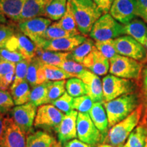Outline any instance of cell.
I'll use <instances>...</instances> for the list:
<instances>
[{
	"mask_svg": "<svg viewBox=\"0 0 147 147\" xmlns=\"http://www.w3.org/2000/svg\"><path fill=\"white\" fill-rule=\"evenodd\" d=\"M77 28L84 36L89 35L93 25L103 14L93 0H71Z\"/></svg>",
	"mask_w": 147,
	"mask_h": 147,
	"instance_id": "cell-1",
	"label": "cell"
},
{
	"mask_svg": "<svg viewBox=\"0 0 147 147\" xmlns=\"http://www.w3.org/2000/svg\"><path fill=\"white\" fill-rule=\"evenodd\" d=\"M108 119L109 127L123 121L133 113L139 105L138 96L135 93L121 95L108 102L103 103Z\"/></svg>",
	"mask_w": 147,
	"mask_h": 147,
	"instance_id": "cell-2",
	"label": "cell"
},
{
	"mask_svg": "<svg viewBox=\"0 0 147 147\" xmlns=\"http://www.w3.org/2000/svg\"><path fill=\"white\" fill-rule=\"evenodd\" d=\"M142 108L140 105L127 118L110 127L104 142L115 147H122L132 131L138 126L142 116Z\"/></svg>",
	"mask_w": 147,
	"mask_h": 147,
	"instance_id": "cell-3",
	"label": "cell"
},
{
	"mask_svg": "<svg viewBox=\"0 0 147 147\" xmlns=\"http://www.w3.org/2000/svg\"><path fill=\"white\" fill-rule=\"evenodd\" d=\"M123 35V25L116 21L110 13H106L95 22L89 36L94 41H105Z\"/></svg>",
	"mask_w": 147,
	"mask_h": 147,
	"instance_id": "cell-4",
	"label": "cell"
},
{
	"mask_svg": "<svg viewBox=\"0 0 147 147\" xmlns=\"http://www.w3.org/2000/svg\"><path fill=\"white\" fill-rule=\"evenodd\" d=\"M142 69L143 65L140 61L127 57L117 54L110 59L109 72L120 78L138 80Z\"/></svg>",
	"mask_w": 147,
	"mask_h": 147,
	"instance_id": "cell-5",
	"label": "cell"
},
{
	"mask_svg": "<svg viewBox=\"0 0 147 147\" xmlns=\"http://www.w3.org/2000/svg\"><path fill=\"white\" fill-rule=\"evenodd\" d=\"M102 87L104 103L121 95L132 93L134 90V84L129 79L108 74L102 78Z\"/></svg>",
	"mask_w": 147,
	"mask_h": 147,
	"instance_id": "cell-6",
	"label": "cell"
},
{
	"mask_svg": "<svg viewBox=\"0 0 147 147\" xmlns=\"http://www.w3.org/2000/svg\"><path fill=\"white\" fill-rule=\"evenodd\" d=\"M77 137L80 141L91 146L104 142V137L92 121L89 113H78L76 121Z\"/></svg>",
	"mask_w": 147,
	"mask_h": 147,
	"instance_id": "cell-7",
	"label": "cell"
},
{
	"mask_svg": "<svg viewBox=\"0 0 147 147\" xmlns=\"http://www.w3.org/2000/svg\"><path fill=\"white\" fill-rule=\"evenodd\" d=\"M52 21L46 17H36L18 23V28L24 35L28 37L36 47L40 48L45 40V34Z\"/></svg>",
	"mask_w": 147,
	"mask_h": 147,
	"instance_id": "cell-8",
	"label": "cell"
},
{
	"mask_svg": "<svg viewBox=\"0 0 147 147\" xmlns=\"http://www.w3.org/2000/svg\"><path fill=\"white\" fill-rule=\"evenodd\" d=\"M114 45L118 55L138 61H147L146 48L128 35H123L114 39Z\"/></svg>",
	"mask_w": 147,
	"mask_h": 147,
	"instance_id": "cell-9",
	"label": "cell"
},
{
	"mask_svg": "<svg viewBox=\"0 0 147 147\" xmlns=\"http://www.w3.org/2000/svg\"><path fill=\"white\" fill-rule=\"evenodd\" d=\"M36 114V106L32 103L28 102L14 107L10 112V117L25 136H28L34 132Z\"/></svg>",
	"mask_w": 147,
	"mask_h": 147,
	"instance_id": "cell-10",
	"label": "cell"
},
{
	"mask_svg": "<svg viewBox=\"0 0 147 147\" xmlns=\"http://www.w3.org/2000/svg\"><path fill=\"white\" fill-rule=\"evenodd\" d=\"M63 117L64 113L52 104L40 106L37 110L34 127L55 131Z\"/></svg>",
	"mask_w": 147,
	"mask_h": 147,
	"instance_id": "cell-11",
	"label": "cell"
},
{
	"mask_svg": "<svg viewBox=\"0 0 147 147\" xmlns=\"http://www.w3.org/2000/svg\"><path fill=\"white\" fill-rule=\"evenodd\" d=\"M4 124L0 147H26L25 134L8 115L5 117Z\"/></svg>",
	"mask_w": 147,
	"mask_h": 147,
	"instance_id": "cell-12",
	"label": "cell"
},
{
	"mask_svg": "<svg viewBox=\"0 0 147 147\" xmlns=\"http://www.w3.org/2000/svg\"><path fill=\"white\" fill-rule=\"evenodd\" d=\"M5 49L10 51H17L21 53L24 59L31 60L36 57L38 47L28 37L18 29L16 34L7 42Z\"/></svg>",
	"mask_w": 147,
	"mask_h": 147,
	"instance_id": "cell-13",
	"label": "cell"
},
{
	"mask_svg": "<svg viewBox=\"0 0 147 147\" xmlns=\"http://www.w3.org/2000/svg\"><path fill=\"white\" fill-rule=\"evenodd\" d=\"M110 14L122 25L129 23L138 17L136 0H115Z\"/></svg>",
	"mask_w": 147,
	"mask_h": 147,
	"instance_id": "cell-14",
	"label": "cell"
},
{
	"mask_svg": "<svg viewBox=\"0 0 147 147\" xmlns=\"http://www.w3.org/2000/svg\"><path fill=\"white\" fill-rule=\"evenodd\" d=\"M87 37L82 34L76 35L72 37H67V38H61L58 39L45 40L42 43L41 47L46 51H57V52H70L75 48L85 41Z\"/></svg>",
	"mask_w": 147,
	"mask_h": 147,
	"instance_id": "cell-15",
	"label": "cell"
},
{
	"mask_svg": "<svg viewBox=\"0 0 147 147\" xmlns=\"http://www.w3.org/2000/svg\"><path fill=\"white\" fill-rule=\"evenodd\" d=\"M78 114L77 110H72L69 113L64 115L61 122L55 130L59 142L61 144H65L77 137L76 121Z\"/></svg>",
	"mask_w": 147,
	"mask_h": 147,
	"instance_id": "cell-16",
	"label": "cell"
},
{
	"mask_svg": "<svg viewBox=\"0 0 147 147\" xmlns=\"http://www.w3.org/2000/svg\"><path fill=\"white\" fill-rule=\"evenodd\" d=\"M82 64L88 70L99 76L106 75L110 69V61L97 50L95 47L84 58Z\"/></svg>",
	"mask_w": 147,
	"mask_h": 147,
	"instance_id": "cell-17",
	"label": "cell"
},
{
	"mask_svg": "<svg viewBox=\"0 0 147 147\" xmlns=\"http://www.w3.org/2000/svg\"><path fill=\"white\" fill-rule=\"evenodd\" d=\"M85 84L87 91V95L91 97L93 102H102L103 101V87L102 81L100 76L86 69L78 77Z\"/></svg>",
	"mask_w": 147,
	"mask_h": 147,
	"instance_id": "cell-18",
	"label": "cell"
},
{
	"mask_svg": "<svg viewBox=\"0 0 147 147\" xmlns=\"http://www.w3.org/2000/svg\"><path fill=\"white\" fill-rule=\"evenodd\" d=\"M50 0H25L18 23L32 18L40 17L45 14L46 6Z\"/></svg>",
	"mask_w": 147,
	"mask_h": 147,
	"instance_id": "cell-19",
	"label": "cell"
},
{
	"mask_svg": "<svg viewBox=\"0 0 147 147\" xmlns=\"http://www.w3.org/2000/svg\"><path fill=\"white\" fill-rule=\"evenodd\" d=\"M124 34L132 37L145 47L147 44V23L144 20L136 18L123 25Z\"/></svg>",
	"mask_w": 147,
	"mask_h": 147,
	"instance_id": "cell-20",
	"label": "cell"
},
{
	"mask_svg": "<svg viewBox=\"0 0 147 147\" xmlns=\"http://www.w3.org/2000/svg\"><path fill=\"white\" fill-rule=\"evenodd\" d=\"M102 102H94L89 112L92 121L99 131L104 136V139L107 135L109 128L108 119L105 108Z\"/></svg>",
	"mask_w": 147,
	"mask_h": 147,
	"instance_id": "cell-21",
	"label": "cell"
},
{
	"mask_svg": "<svg viewBox=\"0 0 147 147\" xmlns=\"http://www.w3.org/2000/svg\"><path fill=\"white\" fill-rule=\"evenodd\" d=\"M26 80L32 87L47 82L45 77L44 63L36 57L33 58L27 69Z\"/></svg>",
	"mask_w": 147,
	"mask_h": 147,
	"instance_id": "cell-22",
	"label": "cell"
},
{
	"mask_svg": "<svg viewBox=\"0 0 147 147\" xmlns=\"http://www.w3.org/2000/svg\"><path fill=\"white\" fill-rule=\"evenodd\" d=\"M59 143L51 134L40 130L32 132L26 138V147H54Z\"/></svg>",
	"mask_w": 147,
	"mask_h": 147,
	"instance_id": "cell-23",
	"label": "cell"
},
{
	"mask_svg": "<svg viewBox=\"0 0 147 147\" xmlns=\"http://www.w3.org/2000/svg\"><path fill=\"white\" fill-rule=\"evenodd\" d=\"M68 52L62 53L57 51H46L38 48L36 57L42 63L57 66L59 67L64 61L68 57Z\"/></svg>",
	"mask_w": 147,
	"mask_h": 147,
	"instance_id": "cell-24",
	"label": "cell"
},
{
	"mask_svg": "<svg viewBox=\"0 0 147 147\" xmlns=\"http://www.w3.org/2000/svg\"><path fill=\"white\" fill-rule=\"evenodd\" d=\"M25 0H0V11L7 18L18 23Z\"/></svg>",
	"mask_w": 147,
	"mask_h": 147,
	"instance_id": "cell-25",
	"label": "cell"
},
{
	"mask_svg": "<svg viewBox=\"0 0 147 147\" xmlns=\"http://www.w3.org/2000/svg\"><path fill=\"white\" fill-rule=\"evenodd\" d=\"M147 140V123L142 122L132 131L122 147H145Z\"/></svg>",
	"mask_w": 147,
	"mask_h": 147,
	"instance_id": "cell-26",
	"label": "cell"
},
{
	"mask_svg": "<svg viewBox=\"0 0 147 147\" xmlns=\"http://www.w3.org/2000/svg\"><path fill=\"white\" fill-rule=\"evenodd\" d=\"M10 91L15 105H23L29 102L31 90L26 80L15 86H10Z\"/></svg>",
	"mask_w": 147,
	"mask_h": 147,
	"instance_id": "cell-27",
	"label": "cell"
},
{
	"mask_svg": "<svg viewBox=\"0 0 147 147\" xmlns=\"http://www.w3.org/2000/svg\"><path fill=\"white\" fill-rule=\"evenodd\" d=\"M67 3V0H50L46 6L44 17L59 21L65 13Z\"/></svg>",
	"mask_w": 147,
	"mask_h": 147,
	"instance_id": "cell-28",
	"label": "cell"
},
{
	"mask_svg": "<svg viewBox=\"0 0 147 147\" xmlns=\"http://www.w3.org/2000/svg\"><path fill=\"white\" fill-rule=\"evenodd\" d=\"M94 47L95 41L91 38H87L81 45L69 52L68 58L82 64L84 58L93 51Z\"/></svg>",
	"mask_w": 147,
	"mask_h": 147,
	"instance_id": "cell-29",
	"label": "cell"
},
{
	"mask_svg": "<svg viewBox=\"0 0 147 147\" xmlns=\"http://www.w3.org/2000/svg\"><path fill=\"white\" fill-rule=\"evenodd\" d=\"M58 23L62 29H63L66 32L70 33L74 36L80 34L77 28L76 19H75L74 14L71 9L70 1H67V10H66L65 13L60 20H59Z\"/></svg>",
	"mask_w": 147,
	"mask_h": 147,
	"instance_id": "cell-30",
	"label": "cell"
},
{
	"mask_svg": "<svg viewBox=\"0 0 147 147\" xmlns=\"http://www.w3.org/2000/svg\"><path fill=\"white\" fill-rule=\"evenodd\" d=\"M29 102L32 103L36 107L49 104L48 98V81L32 87Z\"/></svg>",
	"mask_w": 147,
	"mask_h": 147,
	"instance_id": "cell-31",
	"label": "cell"
},
{
	"mask_svg": "<svg viewBox=\"0 0 147 147\" xmlns=\"http://www.w3.org/2000/svg\"><path fill=\"white\" fill-rule=\"evenodd\" d=\"M65 89L67 93L72 97H78L87 95L85 84L81 79L74 77L66 81Z\"/></svg>",
	"mask_w": 147,
	"mask_h": 147,
	"instance_id": "cell-32",
	"label": "cell"
},
{
	"mask_svg": "<svg viewBox=\"0 0 147 147\" xmlns=\"http://www.w3.org/2000/svg\"><path fill=\"white\" fill-rule=\"evenodd\" d=\"M46 80L47 81H57L74 78L71 74L67 73L61 67L57 66L44 64Z\"/></svg>",
	"mask_w": 147,
	"mask_h": 147,
	"instance_id": "cell-33",
	"label": "cell"
},
{
	"mask_svg": "<svg viewBox=\"0 0 147 147\" xmlns=\"http://www.w3.org/2000/svg\"><path fill=\"white\" fill-rule=\"evenodd\" d=\"M65 80L48 81V98L49 104H51L53 101L57 100L65 93Z\"/></svg>",
	"mask_w": 147,
	"mask_h": 147,
	"instance_id": "cell-34",
	"label": "cell"
},
{
	"mask_svg": "<svg viewBox=\"0 0 147 147\" xmlns=\"http://www.w3.org/2000/svg\"><path fill=\"white\" fill-rule=\"evenodd\" d=\"M74 36L70 33L66 32L61 28L59 24L58 21L51 23L46 30L45 34V38L47 40L58 39L61 38H67V37Z\"/></svg>",
	"mask_w": 147,
	"mask_h": 147,
	"instance_id": "cell-35",
	"label": "cell"
},
{
	"mask_svg": "<svg viewBox=\"0 0 147 147\" xmlns=\"http://www.w3.org/2000/svg\"><path fill=\"white\" fill-rule=\"evenodd\" d=\"M59 67L63 69L67 73L71 74L73 77H76V78H78L86 69H87L82 64L70 59L68 57L64 61Z\"/></svg>",
	"mask_w": 147,
	"mask_h": 147,
	"instance_id": "cell-36",
	"label": "cell"
},
{
	"mask_svg": "<svg viewBox=\"0 0 147 147\" xmlns=\"http://www.w3.org/2000/svg\"><path fill=\"white\" fill-rule=\"evenodd\" d=\"M73 97L69 95L67 92H65L57 100L53 101L51 104L65 115H67L70 113L73 109Z\"/></svg>",
	"mask_w": 147,
	"mask_h": 147,
	"instance_id": "cell-37",
	"label": "cell"
},
{
	"mask_svg": "<svg viewBox=\"0 0 147 147\" xmlns=\"http://www.w3.org/2000/svg\"><path fill=\"white\" fill-rule=\"evenodd\" d=\"M18 26L12 23H0V49H5L9 39L18 31Z\"/></svg>",
	"mask_w": 147,
	"mask_h": 147,
	"instance_id": "cell-38",
	"label": "cell"
},
{
	"mask_svg": "<svg viewBox=\"0 0 147 147\" xmlns=\"http://www.w3.org/2000/svg\"><path fill=\"white\" fill-rule=\"evenodd\" d=\"M95 47L108 59H110L117 55L114 45V39L105 41H95Z\"/></svg>",
	"mask_w": 147,
	"mask_h": 147,
	"instance_id": "cell-39",
	"label": "cell"
},
{
	"mask_svg": "<svg viewBox=\"0 0 147 147\" xmlns=\"http://www.w3.org/2000/svg\"><path fill=\"white\" fill-rule=\"evenodd\" d=\"M93 101L89 95H82L74 99L72 108L78 111L79 113H89L90 109L93 106Z\"/></svg>",
	"mask_w": 147,
	"mask_h": 147,
	"instance_id": "cell-40",
	"label": "cell"
},
{
	"mask_svg": "<svg viewBox=\"0 0 147 147\" xmlns=\"http://www.w3.org/2000/svg\"><path fill=\"white\" fill-rule=\"evenodd\" d=\"M14 105L15 104L10 92L0 90V113L8 115Z\"/></svg>",
	"mask_w": 147,
	"mask_h": 147,
	"instance_id": "cell-41",
	"label": "cell"
},
{
	"mask_svg": "<svg viewBox=\"0 0 147 147\" xmlns=\"http://www.w3.org/2000/svg\"><path fill=\"white\" fill-rule=\"evenodd\" d=\"M32 59H23L16 64L15 77L11 86H15L21 83L24 80H26V76L29 65Z\"/></svg>",
	"mask_w": 147,
	"mask_h": 147,
	"instance_id": "cell-42",
	"label": "cell"
},
{
	"mask_svg": "<svg viewBox=\"0 0 147 147\" xmlns=\"http://www.w3.org/2000/svg\"><path fill=\"white\" fill-rule=\"evenodd\" d=\"M14 77H15V71H10L5 75L0 76V90L7 91L11 84H12Z\"/></svg>",
	"mask_w": 147,
	"mask_h": 147,
	"instance_id": "cell-43",
	"label": "cell"
},
{
	"mask_svg": "<svg viewBox=\"0 0 147 147\" xmlns=\"http://www.w3.org/2000/svg\"><path fill=\"white\" fill-rule=\"evenodd\" d=\"M16 63L2 58L0 60V76L5 75L10 71H15Z\"/></svg>",
	"mask_w": 147,
	"mask_h": 147,
	"instance_id": "cell-44",
	"label": "cell"
},
{
	"mask_svg": "<svg viewBox=\"0 0 147 147\" xmlns=\"http://www.w3.org/2000/svg\"><path fill=\"white\" fill-rule=\"evenodd\" d=\"M138 16L147 23V0H136Z\"/></svg>",
	"mask_w": 147,
	"mask_h": 147,
	"instance_id": "cell-45",
	"label": "cell"
},
{
	"mask_svg": "<svg viewBox=\"0 0 147 147\" xmlns=\"http://www.w3.org/2000/svg\"><path fill=\"white\" fill-rule=\"evenodd\" d=\"M97 6L102 11L103 14L108 13L115 0H93Z\"/></svg>",
	"mask_w": 147,
	"mask_h": 147,
	"instance_id": "cell-46",
	"label": "cell"
},
{
	"mask_svg": "<svg viewBox=\"0 0 147 147\" xmlns=\"http://www.w3.org/2000/svg\"><path fill=\"white\" fill-rule=\"evenodd\" d=\"M64 147H95L88 144H86L80 140L73 139L64 144Z\"/></svg>",
	"mask_w": 147,
	"mask_h": 147,
	"instance_id": "cell-47",
	"label": "cell"
},
{
	"mask_svg": "<svg viewBox=\"0 0 147 147\" xmlns=\"http://www.w3.org/2000/svg\"><path fill=\"white\" fill-rule=\"evenodd\" d=\"M142 89L144 96L147 102V65L142 71Z\"/></svg>",
	"mask_w": 147,
	"mask_h": 147,
	"instance_id": "cell-48",
	"label": "cell"
},
{
	"mask_svg": "<svg viewBox=\"0 0 147 147\" xmlns=\"http://www.w3.org/2000/svg\"><path fill=\"white\" fill-rule=\"evenodd\" d=\"M5 115L3 114L0 113V139H1L2 134L3 133V130H4V123H5Z\"/></svg>",
	"mask_w": 147,
	"mask_h": 147,
	"instance_id": "cell-49",
	"label": "cell"
},
{
	"mask_svg": "<svg viewBox=\"0 0 147 147\" xmlns=\"http://www.w3.org/2000/svg\"><path fill=\"white\" fill-rule=\"evenodd\" d=\"M8 23V18L5 16L4 14L0 11V23Z\"/></svg>",
	"mask_w": 147,
	"mask_h": 147,
	"instance_id": "cell-50",
	"label": "cell"
},
{
	"mask_svg": "<svg viewBox=\"0 0 147 147\" xmlns=\"http://www.w3.org/2000/svg\"><path fill=\"white\" fill-rule=\"evenodd\" d=\"M97 147H115V146H112V145H110V144H106V143H104V144H99L98 146H97Z\"/></svg>",
	"mask_w": 147,
	"mask_h": 147,
	"instance_id": "cell-51",
	"label": "cell"
},
{
	"mask_svg": "<svg viewBox=\"0 0 147 147\" xmlns=\"http://www.w3.org/2000/svg\"><path fill=\"white\" fill-rule=\"evenodd\" d=\"M54 147H61V143H59L57 145H56V146H54Z\"/></svg>",
	"mask_w": 147,
	"mask_h": 147,
	"instance_id": "cell-52",
	"label": "cell"
},
{
	"mask_svg": "<svg viewBox=\"0 0 147 147\" xmlns=\"http://www.w3.org/2000/svg\"><path fill=\"white\" fill-rule=\"evenodd\" d=\"M145 48H146V52H147V44H146V45L145 46Z\"/></svg>",
	"mask_w": 147,
	"mask_h": 147,
	"instance_id": "cell-53",
	"label": "cell"
},
{
	"mask_svg": "<svg viewBox=\"0 0 147 147\" xmlns=\"http://www.w3.org/2000/svg\"><path fill=\"white\" fill-rule=\"evenodd\" d=\"M145 147H147V140H146V145H145Z\"/></svg>",
	"mask_w": 147,
	"mask_h": 147,
	"instance_id": "cell-54",
	"label": "cell"
},
{
	"mask_svg": "<svg viewBox=\"0 0 147 147\" xmlns=\"http://www.w3.org/2000/svg\"><path fill=\"white\" fill-rule=\"evenodd\" d=\"M1 59H2V57H1V56H0V60H1Z\"/></svg>",
	"mask_w": 147,
	"mask_h": 147,
	"instance_id": "cell-55",
	"label": "cell"
},
{
	"mask_svg": "<svg viewBox=\"0 0 147 147\" xmlns=\"http://www.w3.org/2000/svg\"><path fill=\"white\" fill-rule=\"evenodd\" d=\"M68 1H71V0H68Z\"/></svg>",
	"mask_w": 147,
	"mask_h": 147,
	"instance_id": "cell-56",
	"label": "cell"
}]
</instances>
